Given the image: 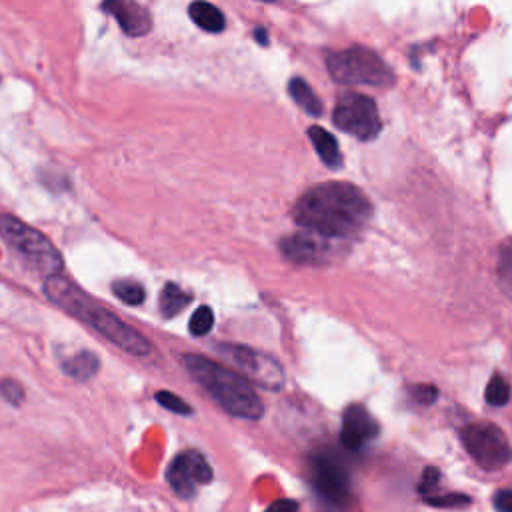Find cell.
Here are the masks:
<instances>
[{"mask_svg":"<svg viewBox=\"0 0 512 512\" xmlns=\"http://www.w3.org/2000/svg\"><path fill=\"white\" fill-rule=\"evenodd\" d=\"M372 216L364 192L348 182H322L308 188L294 204L292 218L302 230L346 240L358 234Z\"/></svg>","mask_w":512,"mask_h":512,"instance_id":"6da1fadb","label":"cell"},{"mask_svg":"<svg viewBox=\"0 0 512 512\" xmlns=\"http://www.w3.org/2000/svg\"><path fill=\"white\" fill-rule=\"evenodd\" d=\"M44 294L58 308L76 316L78 320L94 328L98 334H102L106 340H110L124 352L134 356H146L152 350L150 342L138 330H134L130 324L120 320L108 308L94 302L90 296H86L74 282H70L62 274H54L44 280Z\"/></svg>","mask_w":512,"mask_h":512,"instance_id":"7a4b0ae2","label":"cell"},{"mask_svg":"<svg viewBox=\"0 0 512 512\" xmlns=\"http://www.w3.org/2000/svg\"><path fill=\"white\" fill-rule=\"evenodd\" d=\"M188 374L232 416L256 420L262 416L264 406L252 384L232 368L216 364L214 360L198 354L182 358Z\"/></svg>","mask_w":512,"mask_h":512,"instance_id":"3957f363","label":"cell"},{"mask_svg":"<svg viewBox=\"0 0 512 512\" xmlns=\"http://www.w3.org/2000/svg\"><path fill=\"white\" fill-rule=\"evenodd\" d=\"M0 238L28 270L46 278L60 274L64 260L58 248L34 226L12 214H0Z\"/></svg>","mask_w":512,"mask_h":512,"instance_id":"277c9868","label":"cell"},{"mask_svg":"<svg viewBox=\"0 0 512 512\" xmlns=\"http://www.w3.org/2000/svg\"><path fill=\"white\" fill-rule=\"evenodd\" d=\"M328 74L340 84H364L386 88L394 84L392 68L370 48L350 46L326 58Z\"/></svg>","mask_w":512,"mask_h":512,"instance_id":"5b68a950","label":"cell"},{"mask_svg":"<svg viewBox=\"0 0 512 512\" xmlns=\"http://www.w3.org/2000/svg\"><path fill=\"white\" fill-rule=\"evenodd\" d=\"M310 478L316 494L332 508H346L350 502V470L334 450H318L310 456Z\"/></svg>","mask_w":512,"mask_h":512,"instance_id":"8992f818","label":"cell"},{"mask_svg":"<svg viewBox=\"0 0 512 512\" xmlns=\"http://www.w3.org/2000/svg\"><path fill=\"white\" fill-rule=\"evenodd\" d=\"M460 438L470 458L482 470L494 472L512 460V448L506 434L492 422H472L462 430Z\"/></svg>","mask_w":512,"mask_h":512,"instance_id":"52a82bcc","label":"cell"},{"mask_svg":"<svg viewBox=\"0 0 512 512\" xmlns=\"http://www.w3.org/2000/svg\"><path fill=\"white\" fill-rule=\"evenodd\" d=\"M332 122L346 134L358 140H374L382 130V118L376 102L364 94H342L334 106Z\"/></svg>","mask_w":512,"mask_h":512,"instance_id":"ba28073f","label":"cell"},{"mask_svg":"<svg viewBox=\"0 0 512 512\" xmlns=\"http://www.w3.org/2000/svg\"><path fill=\"white\" fill-rule=\"evenodd\" d=\"M216 350L224 360L236 366V372L242 374L248 382L252 380L268 390L282 388L284 370L272 356L240 344H218Z\"/></svg>","mask_w":512,"mask_h":512,"instance_id":"9c48e42d","label":"cell"},{"mask_svg":"<svg viewBox=\"0 0 512 512\" xmlns=\"http://www.w3.org/2000/svg\"><path fill=\"white\" fill-rule=\"evenodd\" d=\"M340 242L342 240L328 238L310 230H300L282 238L280 250L290 262L318 266L332 262L340 254Z\"/></svg>","mask_w":512,"mask_h":512,"instance_id":"30bf717a","label":"cell"},{"mask_svg":"<svg viewBox=\"0 0 512 512\" xmlns=\"http://www.w3.org/2000/svg\"><path fill=\"white\" fill-rule=\"evenodd\" d=\"M166 480L180 498H192L198 486L212 480V468L198 450H184L168 464Z\"/></svg>","mask_w":512,"mask_h":512,"instance_id":"8fae6325","label":"cell"},{"mask_svg":"<svg viewBox=\"0 0 512 512\" xmlns=\"http://www.w3.org/2000/svg\"><path fill=\"white\" fill-rule=\"evenodd\" d=\"M378 432H380V426L376 418L362 404H350L344 410L340 442L346 450L350 452L362 450L368 440L378 436Z\"/></svg>","mask_w":512,"mask_h":512,"instance_id":"7c38bea8","label":"cell"},{"mask_svg":"<svg viewBox=\"0 0 512 512\" xmlns=\"http://www.w3.org/2000/svg\"><path fill=\"white\" fill-rule=\"evenodd\" d=\"M102 8L116 18L120 28L128 36H144L152 28L150 12L142 4H136L130 0H112V2H104Z\"/></svg>","mask_w":512,"mask_h":512,"instance_id":"4fadbf2b","label":"cell"},{"mask_svg":"<svg viewBox=\"0 0 512 512\" xmlns=\"http://www.w3.org/2000/svg\"><path fill=\"white\" fill-rule=\"evenodd\" d=\"M308 138H310V142L314 144V150L318 152V156L322 158V162L328 168L336 170V168L342 166V154H340L338 142L328 130H324L322 126H310L308 128Z\"/></svg>","mask_w":512,"mask_h":512,"instance_id":"5bb4252c","label":"cell"},{"mask_svg":"<svg viewBox=\"0 0 512 512\" xmlns=\"http://www.w3.org/2000/svg\"><path fill=\"white\" fill-rule=\"evenodd\" d=\"M188 14H190L192 22L196 26H200L202 30H206V32H222L224 26H226L224 14L216 6L208 4V2H194V4H190Z\"/></svg>","mask_w":512,"mask_h":512,"instance_id":"9a60e30c","label":"cell"},{"mask_svg":"<svg viewBox=\"0 0 512 512\" xmlns=\"http://www.w3.org/2000/svg\"><path fill=\"white\" fill-rule=\"evenodd\" d=\"M288 92L292 100L310 116H320L322 114V102L316 96V92L302 80V78H292L288 82Z\"/></svg>","mask_w":512,"mask_h":512,"instance_id":"2e32d148","label":"cell"},{"mask_svg":"<svg viewBox=\"0 0 512 512\" xmlns=\"http://www.w3.org/2000/svg\"><path fill=\"white\" fill-rule=\"evenodd\" d=\"M62 368H64L66 374H70V376L76 378V380H88V378H92V376L98 372L100 360H98V356L92 354L90 350H82V352L70 356V358L62 364Z\"/></svg>","mask_w":512,"mask_h":512,"instance_id":"e0dca14e","label":"cell"},{"mask_svg":"<svg viewBox=\"0 0 512 512\" xmlns=\"http://www.w3.org/2000/svg\"><path fill=\"white\" fill-rule=\"evenodd\" d=\"M192 300L190 294H186L182 288H178L174 282L164 284L160 292V312L164 318L176 316L188 302Z\"/></svg>","mask_w":512,"mask_h":512,"instance_id":"ac0fdd59","label":"cell"},{"mask_svg":"<svg viewBox=\"0 0 512 512\" xmlns=\"http://www.w3.org/2000/svg\"><path fill=\"white\" fill-rule=\"evenodd\" d=\"M112 292L116 298H120L128 306H138L146 300V292H144L142 284H138L136 280H128V278L116 280L112 284Z\"/></svg>","mask_w":512,"mask_h":512,"instance_id":"d6986e66","label":"cell"},{"mask_svg":"<svg viewBox=\"0 0 512 512\" xmlns=\"http://www.w3.org/2000/svg\"><path fill=\"white\" fill-rule=\"evenodd\" d=\"M484 396H486V402L490 406H504L510 400V384H508V380L500 372L492 374V378L488 380Z\"/></svg>","mask_w":512,"mask_h":512,"instance_id":"ffe728a7","label":"cell"},{"mask_svg":"<svg viewBox=\"0 0 512 512\" xmlns=\"http://www.w3.org/2000/svg\"><path fill=\"white\" fill-rule=\"evenodd\" d=\"M212 326H214V314H212V308H208V306H200V308H196V312L192 314L190 324H188L190 332H192L194 336H204V334H208V332L212 330Z\"/></svg>","mask_w":512,"mask_h":512,"instance_id":"44dd1931","label":"cell"},{"mask_svg":"<svg viewBox=\"0 0 512 512\" xmlns=\"http://www.w3.org/2000/svg\"><path fill=\"white\" fill-rule=\"evenodd\" d=\"M424 502L430 506H436V508H464L470 504V498L464 494L452 492V494H442V496H428V498H424Z\"/></svg>","mask_w":512,"mask_h":512,"instance_id":"7402d4cb","label":"cell"},{"mask_svg":"<svg viewBox=\"0 0 512 512\" xmlns=\"http://www.w3.org/2000/svg\"><path fill=\"white\" fill-rule=\"evenodd\" d=\"M156 400H158V404H162L170 412H176V414H190L192 412V408L180 396H176L174 392L160 390V392H156Z\"/></svg>","mask_w":512,"mask_h":512,"instance_id":"603a6c76","label":"cell"},{"mask_svg":"<svg viewBox=\"0 0 512 512\" xmlns=\"http://www.w3.org/2000/svg\"><path fill=\"white\" fill-rule=\"evenodd\" d=\"M438 482H440V472L438 468H426L424 474H422V480L418 484V492L422 494V498H428L432 496V490L438 488Z\"/></svg>","mask_w":512,"mask_h":512,"instance_id":"cb8c5ba5","label":"cell"},{"mask_svg":"<svg viewBox=\"0 0 512 512\" xmlns=\"http://www.w3.org/2000/svg\"><path fill=\"white\" fill-rule=\"evenodd\" d=\"M0 394H2V398H4L6 402H10V404H20L22 398H24L22 388H20L16 382H12V380H2V382H0Z\"/></svg>","mask_w":512,"mask_h":512,"instance_id":"d4e9b609","label":"cell"},{"mask_svg":"<svg viewBox=\"0 0 512 512\" xmlns=\"http://www.w3.org/2000/svg\"><path fill=\"white\" fill-rule=\"evenodd\" d=\"M412 396L420 402V404H432L438 396V390L432 384H416L412 388Z\"/></svg>","mask_w":512,"mask_h":512,"instance_id":"484cf974","label":"cell"},{"mask_svg":"<svg viewBox=\"0 0 512 512\" xmlns=\"http://www.w3.org/2000/svg\"><path fill=\"white\" fill-rule=\"evenodd\" d=\"M500 274L512 282V238L500 250Z\"/></svg>","mask_w":512,"mask_h":512,"instance_id":"4316f807","label":"cell"},{"mask_svg":"<svg viewBox=\"0 0 512 512\" xmlns=\"http://www.w3.org/2000/svg\"><path fill=\"white\" fill-rule=\"evenodd\" d=\"M496 512H512V490H498L492 498Z\"/></svg>","mask_w":512,"mask_h":512,"instance_id":"83f0119b","label":"cell"},{"mask_svg":"<svg viewBox=\"0 0 512 512\" xmlns=\"http://www.w3.org/2000/svg\"><path fill=\"white\" fill-rule=\"evenodd\" d=\"M264 512H298V502L282 498V500L272 502Z\"/></svg>","mask_w":512,"mask_h":512,"instance_id":"f1b7e54d","label":"cell"},{"mask_svg":"<svg viewBox=\"0 0 512 512\" xmlns=\"http://www.w3.org/2000/svg\"><path fill=\"white\" fill-rule=\"evenodd\" d=\"M256 38H258L260 44H268V34H266V30L258 28V30H256Z\"/></svg>","mask_w":512,"mask_h":512,"instance_id":"f546056e","label":"cell"}]
</instances>
